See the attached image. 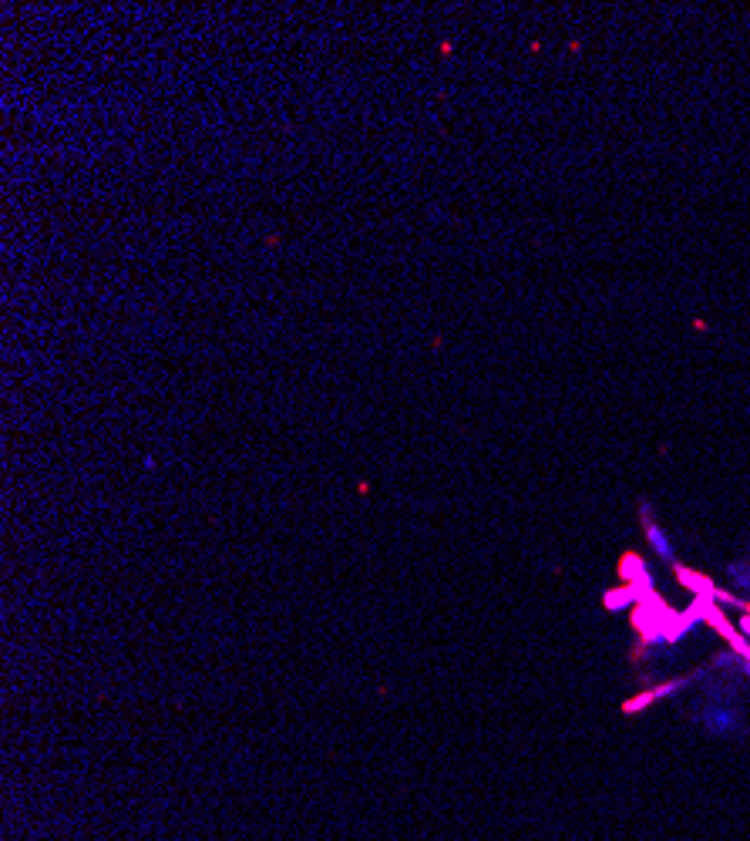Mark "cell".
Here are the masks:
<instances>
[{"mask_svg":"<svg viewBox=\"0 0 750 841\" xmlns=\"http://www.w3.org/2000/svg\"><path fill=\"white\" fill-rule=\"evenodd\" d=\"M697 724L707 730L710 737H734V734L744 730V717H740V710L714 700V704H707V707L700 710Z\"/></svg>","mask_w":750,"mask_h":841,"instance_id":"obj_1","label":"cell"},{"mask_svg":"<svg viewBox=\"0 0 750 841\" xmlns=\"http://www.w3.org/2000/svg\"><path fill=\"white\" fill-rule=\"evenodd\" d=\"M640 515H643V539L650 545V552L660 562H666V566H677V542H673V535L663 529L646 502L640 505Z\"/></svg>","mask_w":750,"mask_h":841,"instance_id":"obj_2","label":"cell"}]
</instances>
